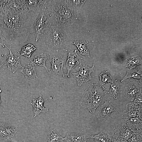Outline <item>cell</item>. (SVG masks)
Masks as SVG:
<instances>
[{
    "instance_id": "1",
    "label": "cell",
    "mask_w": 142,
    "mask_h": 142,
    "mask_svg": "<svg viewBox=\"0 0 142 142\" xmlns=\"http://www.w3.org/2000/svg\"><path fill=\"white\" fill-rule=\"evenodd\" d=\"M39 12L0 10V31L6 43L11 45L26 42L33 32V25Z\"/></svg>"
},
{
    "instance_id": "2",
    "label": "cell",
    "mask_w": 142,
    "mask_h": 142,
    "mask_svg": "<svg viewBox=\"0 0 142 142\" xmlns=\"http://www.w3.org/2000/svg\"><path fill=\"white\" fill-rule=\"evenodd\" d=\"M52 23L55 26L71 25L78 17V11L67 0L52 1L49 5Z\"/></svg>"
},
{
    "instance_id": "3",
    "label": "cell",
    "mask_w": 142,
    "mask_h": 142,
    "mask_svg": "<svg viewBox=\"0 0 142 142\" xmlns=\"http://www.w3.org/2000/svg\"><path fill=\"white\" fill-rule=\"evenodd\" d=\"M68 39L65 29L60 26L50 24L39 40H41L49 49L53 51L60 50L67 52Z\"/></svg>"
},
{
    "instance_id": "4",
    "label": "cell",
    "mask_w": 142,
    "mask_h": 142,
    "mask_svg": "<svg viewBox=\"0 0 142 142\" xmlns=\"http://www.w3.org/2000/svg\"><path fill=\"white\" fill-rule=\"evenodd\" d=\"M106 93L104 87L97 83L92 84L83 92L78 105L93 114L96 109L106 100Z\"/></svg>"
},
{
    "instance_id": "5",
    "label": "cell",
    "mask_w": 142,
    "mask_h": 142,
    "mask_svg": "<svg viewBox=\"0 0 142 142\" xmlns=\"http://www.w3.org/2000/svg\"><path fill=\"white\" fill-rule=\"evenodd\" d=\"M49 3L40 7V12L34 22L36 42L39 40L48 27V23L51 18Z\"/></svg>"
},
{
    "instance_id": "6",
    "label": "cell",
    "mask_w": 142,
    "mask_h": 142,
    "mask_svg": "<svg viewBox=\"0 0 142 142\" xmlns=\"http://www.w3.org/2000/svg\"><path fill=\"white\" fill-rule=\"evenodd\" d=\"M141 86L142 80L136 79L127 80L123 92L124 97L130 102H133L136 94L141 90Z\"/></svg>"
},
{
    "instance_id": "7",
    "label": "cell",
    "mask_w": 142,
    "mask_h": 142,
    "mask_svg": "<svg viewBox=\"0 0 142 142\" xmlns=\"http://www.w3.org/2000/svg\"><path fill=\"white\" fill-rule=\"evenodd\" d=\"M95 62L94 60L93 65L90 67L84 63L81 67H78L79 70L75 73L71 72L74 78L77 80L78 86H80L84 82H88L92 80L91 74L95 71Z\"/></svg>"
},
{
    "instance_id": "8",
    "label": "cell",
    "mask_w": 142,
    "mask_h": 142,
    "mask_svg": "<svg viewBox=\"0 0 142 142\" xmlns=\"http://www.w3.org/2000/svg\"><path fill=\"white\" fill-rule=\"evenodd\" d=\"M49 61L51 64V69L49 72L53 75L64 77L63 68L65 60L64 57L57 53L49 54Z\"/></svg>"
},
{
    "instance_id": "9",
    "label": "cell",
    "mask_w": 142,
    "mask_h": 142,
    "mask_svg": "<svg viewBox=\"0 0 142 142\" xmlns=\"http://www.w3.org/2000/svg\"><path fill=\"white\" fill-rule=\"evenodd\" d=\"M77 50L70 51L68 52V55L66 63L67 69V73L65 75L69 78L70 71L76 66L81 65L83 62V58L79 55Z\"/></svg>"
},
{
    "instance_id": "10",
    "label": "cell",
    "mask_w": 142,
    "mask_h": 142,
    "mask_svg": "<svg viewBox=\"0 0 142 142\" xmlns=\"http://www.w3.org/2000/svg\"><path fill=\"white\" fill-rule=\"evenodd\" d=\"M126 106V108L122 114V117L125 121L135 117H138L142 119V107L135 105L133 102L127 104Z\"/></svg>"
},
{
    "instance_id": "11",
    "label": "cell",
    "mask_w": 142,
    "mask_h": 142,
    "mask_svg": "<svg viewBox=\"0 0 142 142\" xmlns=\"http://www.w3.org/2000/svg\"><path fill=\"white\" fill-rule=\"evenodd\" d=\"M4 45L8 49L9 52V54L7 55L6 64L7 66V69L14 73L18 69L22 67L21 64L20 58L16 54L13 53L11 50V45H10L9 48L4 43Z\"/></svg>"
},
{
    "instance_id": "12",
    "label": "cell",
    "mask_w": 142,
    "mask_h": 142,
    "mask_svg": "<svg viewBox=\"0 0 142 142\" xmlns=\"http://www.w3.org/2000/svg\"><path fill=\"white\" fill-rule=\"evenodd\" d=\"M117 106L109 100H106L102 104L98 110L99 117L102 120H105L113 112L117 111Z\"/></svg>"
},
{
    "instance_id": "13",
    "label": "cell",
    "mask_w": 142,
    "mask_h": 142,
    "mask_svg": "<svg viewBox=\"0 0 142 142\" xmlns=\"http://www.w3.org/2000/svg\"><path fill=\"white\" fill-rule=\"evenodd\" d=\"M133 133L126 121L118 127L113 135L119 139L122 142H127Z\"/></svg>"
},
{
    "instance_id": "14",
    "label": "cell",
    "mask_w": 142,
    "mask_h": 142,
    "mask_svg": "<svg viewBox=\"0 0 142 142\" xmlns=\"http://www.w3.org/2000/svg\"><path fill=\"white\" fill-rule=\"evenodd\" d=\"M41 95L38 98L34 99L30 104L33 107V111L34 113V117L38 115L41 113H44L49 111V108L44 107V102Z\"/></svg>"
},
{
    "instance_id": "15",
    "label": "cell",
    "mask_w": 142,
    "mask_h": 142,
    "mask_svg": "<svg viewBox=\"0 0 142 142\" xmlns=\"http://www.w3.org/2000/svg\"><path fill=\"white\" fill-rule=\"evenodd\" d=\"M90 136L88 134L70 132L67 134L64 140L67 142H86Z\"/></svg>"
},
{
    "instance_id": "16",
    "label": "cell",
    "mask_w": 142,
    "mask_h": 142,
    "mask_svg": "<svg viewBox=\"0 0 142 142\" xmlns=\"http://www.w3.org/2000/svg\"><path fill=\"white\" fill-rule=\"evenodd\" d=\"M20 72L24 75L27 79H37L38 78L35 66L31 62L22 66L20 70Z\"/></svg>"
},
{
    "instance_id": "17",
    "label": "cell",
    "mask_w": 142,
    "mask_h": 142,
    "mask_svg": "<svg viewBox=\"0 0 142 142\" xmlns=\"http://www.w3.org/2000/svg\"><path fill=\"white\" fill-rule=\"evenodd\" d=\"M142 65H139L133 68L127 70L126 74L123 78L121 82L130 78L142 80Z\"/></svg>"
},
{
    "instance_id": "18",
    "label": "cell",
    "mask_w": 142,
    "mask_h": 142,
    "mask_svg": "<svg viewBox=\"0 0 142 142\" xmlns=\"http://www.w3.org/2000/svg\"><path fill=\"white\" fill-rule=\"evenodd\" d=\"M77 48L80 54L85 56L88 58H90L88 42L85 40L75 41L72 43Z\"/></svg>"
},
{
    "instance_id": "19",
    "label": "cell",
    "mask_w": 142,
    "mask_h": 142,
    "mask_svg": "<svg viewBox=\"0 0 142 142\" xmlns=\"http://www.w3.org/2000/svg\"><path fill=\"white\" fill-rule=\"evenodd\" d=\"M47 60V55L43 53L37 54L33 57V60H30L31 62L35 66L44 67L48 73L50 69L48 68L46 65V62Z\"/></svg>"
},
{
    "instance_id": "20",
    "label": "cell",
    "mask_w": 142,
    "mask_h": 142,
    "mask_svg": "<svg viewBox=\"0 0 142 142\" xmlns=\"http://www.w3.org/2000/svg\"><path fill=\"white\" fill-rule=\"evenodd\" d=\"M113 135L109 134L106 131L103 130L98 134L90 135V138H93L99 142H112Z\"/></svg>"
},
{
    "instance_id": "21",
    "label": "cell",
    "mask_w": 142,
    "mask_h": 142,
    "mask_svg": "<svg viewBox=\"0 0 142 142\" xmlns=\"http://www.w3.org/2000/svg\"><path fill=\"white\" fill-rule=\"evenodd\" d=\"M141 64V59L138 55H136L126 59L124 66L125 67L129 68L130 69Z\"/></svg>"
},
{
    "instance_id": "22",
    "label": "cell",
    "mask_w": 142,
    "mask_h": 142,
    "mask_svg": "<svg viewBox=\"0 0 142 142\" xmlns=\"http://www.w3.org/2000/svg\"><path fill=\"white\" fill-rule=\"evenodd\" d=\"M64 140V138L54 129H51L48 133V142H62Z\"/></svg>"
},
{
    "instance_id": "23",
    "label": "cell",
    "mask_w": 142,
    "mask_h": 142,
    "mask_svg": "<svg viewBox=\"0 0 142 142\" xmlns=\"http://www.w3.org/2000/svg\"><path fill=\"white\" fill-rule=\"evenodd\" d=\"M37 49L33 44L29 43L23 47L20 51H17L21 55L29 58L33 53Z\"/></svg>"
},
{
    "instance_id": "24",
    "label": "cell",
    "mask_w": 142,
    "mask_h": 142,
    "mask_svg": "<svg viewBox=\"0 0 142 142\" xmlns=\"http://www.w3.org/2000/svg\"><path fill=\"white\" fill-rule=\"evenodd\" d=\"M110 85V89L108 93L113 98L116 99L118 98L119 95L120 85L116 81Z\"/></svg>"
},
{
    "instance_id": "25",
    "label": "cell",
    "mask_w": 142,
    "mask_h": 142,
    "mask_svg": "<svg viewBox=\"0 0 142 142\" xmlns=\"http://www.w3.org/2000/svg\"><path fill=\"white\" fill-rule=\"evenodd\" d=\"M99 79L100 83L102 85L110 82L113 83L112 78L108 71H102L99 75Z\"/></svg>"
},
{
    "instance_id": "26",
    "label": "cell",
    "mask_w": 142,
    "mask_h": 142,
    "mask_svg": "<svg viewBox=\"0 0 142 142\" xmlns=\"http://www.w3.org/2000/svg\"><path fill=\"white\" fill-rule=\"evenodd\" d=\"M7 135V139H11L14 136L18 130L17 128L8 124L3 123Z\"/></svg>"
},
{
    "instance_id": "27",
    "label": "cell",
    "mask_w": 142,
    "mask_h": 142,
    "mask_svg": "<svg viewBox=\"0 0 142 142\" xmlns=\"http://www.w3.org/2000/svg\"><path fill=\"white\" fill-rule=\"evenodd\" d=\"M3 48L4 47L0 45V72L2 69L6 65L7 55L8 54Z\"/></svg>"
},
{
    "instance_id": "28",
    "label": "cell",
    "mask_w": 142,
    "mask_h": 142,
    "mask_svg": "<svg viewBox=\"0 0 142 142\" xmlns=\"http://www.w3.org/2000/svg\"><path fill=\"white\" fill-rule=\"evenodd\" d=\"M126 122L133 134L142 133V123L133 124Z\"/></svg>"
},
{
    "instance_id": "29",
    "label": "cell",
    "mask_w": 142,
    "mask_h": 142,
    "mask_svg": "<svg viewBox=\"0 0 142 142\" xmlns=\"http://www.w3.org/2000/svg\"><path fill=\"white\" fill-rule=\"evenodd\" d=\"M69 3L75 9H80L84 4L85 0H67Z\"/></svg>"
},
{
    "instance_id": "30",
    "label": "cell",
    "mask_w": 142,
    "mask_h": 142,
    "mask_svg": "<svg viewBox=\"0 0 142 142\" xmlns=\"http://www.w3.org/2000/svg\"><path fill=\"white\" fill-rule=\"evenodd\" d=\"M127 142H142V133L133 134Z\"/></svg>"
},
{
    "instance_id": "31",
    "label": "cell",
    "mask_w": 142,
    "mask_h": 142,
    "mask_svg": "<svg viewBox=\"0 0 142 142\" xmlns=\"http://www.w3.org/2000/svg\"><path fill=\"white\" fill-rule=\"evenodd\" d=\"M142 90H140L136 95L133 101L134 104L136 106L142 107Z\"/></svg>"
},
{
    "instance_id": "32",
    "label": "cell",
    "mask_w": 142,
    "mask_h": 142,
    "mask_svg": "<svg viewBox=\"0 0 142 142\" xmlns=\"http://www.w3.org/2000/svg\"><path fill=\"white\" fill-rule=\"evenodd\" d=\"M126 121L128 123L133 124L142 123V119L138 117L130 118L127 121Z\"/></svg>"
},
{
    "instance_id": "33",
    "label": "cell",
    "mask_w": 142,
    "mask_h": 142,
    "mask_svg": "<svg viewBox=\"0 0 142 142\" xmlns=\"http://www.w3.org/2000/svg\"><path fill=\"white\" fill-rule=\"evenodd\" d=\"M10 0H0V10L5 8Z\"/></svg>"
},
{
    "instance_id": "34",
    "label": "cell",
    "mask_w": 142,
    "mask_h": 142,
    "mask_svg": "<svg viewBox=\"0 0 142 142\" xmlns=\"http://www.w3.org/2000/svg\"><path fill=\"white\" fill-rule=\"evenodd\" d=\"M4 41H5L4 39L2 36L0 31V45L5 47V46L4 45Z\"/></svg>"
},
{
    "instance_id": "35",
    "label": "cell",
    "mask_w": 142,
    "mask_h": 142,
    "mask_svg": "<svg viewBox=\"0 0 142 142\" xmlns=\"http://www.w3.org/2000/svg\"><path fill=\"white\" fill-rule=\"evenodd\" d=\"M112 142H122L118 138L115 137L113 135V138Z\"/></svg>"
},
{
    "instance_id": "36",
    "label": "cell",
    "mask_w": 142,
    "mask_h": 142,
    "mask_svg": "<svg viewBox=\"0 0 142 142\" xmlns=\"http://www.w3.org/2000/svg\"><path fill=\"white\" fill-rule=\"evenodd\" d=\"M86 142H99L96 140L92 138H89Z\"/></svg>"
},
{
    "instance_id": "37",
    "label": "cell",
    "mask_w": 142,
    "mask_h": 142,
    "mask_svg": "<svg viewBox=\"0 0 142 142\" xmlns=\"http://www.w3.org/2000/svg\"><path fill=\"white\" fill-rule=\"evenodd\" d=\"M0 142H10L9 141H7L6 139L5 140L4 139L0 138Z\"/></svg>"
},
{
    "instance_id": "38",
    "label": "cell",
    "mask_w": 142,
    "mask_h": 142,
    "mask_svg": "<svg viewBox=\"0 0 142 142\" xmlns=\"http://www.w3.org/2000/svg\"><path fill=\"white\" fill-rule=\"evenodd\" d=\"M1 90L0 89V105H1Z\"/></svg>"
},
{
    "instance_id": "39",
    "label": "cell",
    "mask_w": 142,
    "mask_h": 142,
    "mask_svg": "<svg viewBox=\"0 0 142 142\" xmlns=\"http://www.w3.org/2000/svg\"><path fill=\"white\" fill-rule=\"evenodd\" d=\"M62 142H67L66 141H65L64 140Z\"/></svg>"
}]
</instances>
